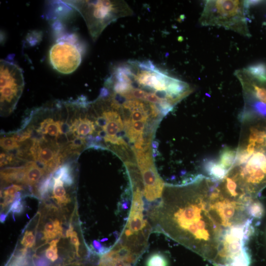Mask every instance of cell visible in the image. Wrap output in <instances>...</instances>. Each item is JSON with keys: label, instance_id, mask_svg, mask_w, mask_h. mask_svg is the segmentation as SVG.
<instances>
[{"label": "cell", "instance_id": "cell-18", "mask_svg": "<svg viewBox=\"0 0 266 266\" xmlns=\"http://www.w3.org/2000/svg\"><path fill=\"white\" fill-rule=\"evenodd\" d=\"M0 146L5 150H12L19 146L18 142L11 137H2L0 138Z\"/></svg>", "mask_w": 266, "mask_h": 266}, {"label": "cell", "instance_id": "cell-24", "mask_svg": "<svg viewBox=\"0 0 266 266\" xmlns=\"http://www.w3.org/2000/svg\"><path fill=\"white\" fill-rule=\"evenodd\" d=\"M70 242L74 246L75 248L76 254L79 256V247L80 245V242L79 240L77 233L75 231H73L70 235Z\"/></svg>", "mask_w": 266, "mask_h": 266}, {"label": "cell", "instance_id": "cell-5", "mask_svg": "<svg viewBox=\"0 0 266 266\" xmlns=\"http://www.w3.org/2000/svg\"><path fill=\"white\" fill-rule=\"evenodd\" d=\"M24 78L22 69L15 63L1 59L0 61V112L11 113L21 97Z\"/></svg>", "mask_w": 266, "mask_h": 266}, {"label": "cell", "instance_id": "cell-17", "mask_svg": "<svg viewBox=\"0 0 266 266\" xmlns=\"http://www.w3.org/2000/svg\"><path fill=\"white\" fill-rule=\"evenodd\" d=\"M59 239L52 240L49 243V247L46 250V257L52 262L55 261L58 258L57 243Z\"/></svg>", "mask_w": 266, "mask_h": 266}, {"label": "cell", "instance_id": "cell-26", "mask_svg": "<svg viewBox=\"0 0 266 266\" xmlns=\"http://www.w3.org/2000/svg\"><path fill=\"white\" fill-rule=\"evenodd\" d=\"M73 231V227L71 224H70L68 229L66 231V236L67 237H70V235Z\"/></svg>", "mask_w": 266, "mask_h": 266}, {"label": "cell", "instance_id": "cell-21", "mask_svg": "<svg viewBox=\"0 0 266 266\" xmlns=\"http://www.w3.org/2000/svg\"><path fill=\"white\" fill-rule=\"evenodd\" d=\"M23 208V205L21 201V194L17 192L15 194V200L10 207L9 211L13 213H19L22 212Z\"/></svg>", "mask_w": 266, "mask_h": 266}, {"label": "cell", "instance_id": "cell-12", "mask_svg": "<svg viewBox=\"0 0 266 266\" xmlns=\"http://www.w3.org/2000/svg\"><path fill=\"white\" fill-rule=\"evenodd\" d=\"M236 150L229 148H224L220 152L218 163L228 172L233 166Z\"/></svg>", "mask_w": 266, "mask_h": 266}, {"label": "cell", "instance_id": "cell-11", "mask_svg": "<svg viewBox=\"0 0 266 266\" xmlns=\"http://www.w3.org/2000/svg\"><path fill=\"white\" fill-rule=\"evenodd\" d=\"M44 238L49 240L62 235V227L61 222L58 220L47 222L43 231Z\"/></svg>", "mask_w": 266, "mask_h": 266}, {"label": "cell", "instance_id": "cell-9", "mask_svg": "<svg viewBox=\"0 0 266 266\" xmlns=\"http://www.w3.org/2000/svg\"><path fill=\"white\" fill-rule=\"evenodd\" d=\"M25 166L26 167L25 184L33 185L39 180L45 171L36 163L33 161L29 162Z\"/></svg>", "mask_w": 266, "mask_h": 266}, {"label": "cell", "instance_id": "cell-2", "mask_svg": "<svg viewBox=\"0 0 266 266\" xmlns=\"http://www.w3.org/2000/svg\"><path fill=\"white\" fill-rule=\"evenodd\" d=\"M77 11L84 20L94 41L105 28L119 18L132 15L133 11L123 0H62Z\"/></svg>", "mask_w": 266, "mask_h": 266}, {"label": "cell", "instance_id": "cell-23", "mask_svg": "<svg viewBox=\"0 0 266 266\" xmlns=\"http://www.w3.org/2000/svg\"><path fill=\"white\" fill-rule=\"evenodd\" d=\"M104 141L106 142H109L113 144H117V145H123L125 146H127L126 142L124 140L120 137H118L117 136H105L104 137Z\"/></svg>", "mask_w": 266, "mask_h": 266}, {"label": "cell", "instance_id": "cell-14", "mask_svg": "<svg viewBox=\"0 0 266 266\" xmlns=\"http://www.w3.org/2000/svg\"><path fill=\"white\" fill-rule=\"evenodd\" d=\"M247 210L253 218L260 219L264 214V208L263 204L255 198L250 200L247 203Z\"/></svg>", "mask_w": 266, "mask_h": 266}, {"label": "cell", "instance_id": "cell-25", "mask_svg": "<svg viewBox=\"0 0 266 266\" xmlns=\"http://www.w3.org/2000/svg\"><path fill=\"white\" fill-rule=\"evenodd\" d=\"M48 263L44 258H40L36 262V266H48Z\"/></svg>", "mask_w": 266, "mask_h": 266}, {"label": "cell", "instance_id": "cell-6", "mask_svg": "<svg viewBox=\"0 0 266 266\" xmlns=\"http://www.w3.org/2000/svg\"><path fill=\"white\" fill-rule=\"evenodd\" d=\"M50 63L53 68L63 74H70L79 66L82 53L79 47L72 39H59L49 51Z\"/></svg>", "mask_w": 266, "mask_h": 266}, {"label": "cell", "instance_id": "cell-15", "mask_svg": "<svg viewBox=\"0 0 266 266\" xmlns=\"http://www.w3.org/2000/svg\"><path fill=\"white\" fill-rule=\"evenodd\" d=\"M245 69L257 79L266 80V64L265 63H256L248 66Z\"/></svg>", "mask_w": 266, "mask_h": 266}, {"label": "cell", "instance_id": "cell-10", "mask_svg": "<svg viewBox=\"0 0 266 266\" xmlns=\"http://www.w3.org/2000/svg\"><path fill=\"white\" fill-rule=\"evenodd\" d=\"M53 189V198L56 200L58 204L62 206L69 203L70 199L66 194L64 187V183L60 179H54Z\"/></svg>", "mask_w": 266, "mask_h": 266}, {"label": "cell", "instance_id": "cell-22", "mask_svg": "<svg viewBox=\"0 0 266 266\" xmlns=\"http://www.w3.org/2000/svg\"><path fill=\"white\" fill-rule=\"evenodd\" d=\"M22 187L17 184H13L7 188L4 191V197H15V194L22 190Z\"/></svg>", "mask_w": 266, "mask_h": 266}, {"label": "cell", "instance_id": "cell-7", "mask_svg": "<svg viewBox=\"0 0 266 266\" xmlns=\"http://www.w3.org/2000/svg\"><path fill=\"white\" fill-rule=\"evenodd\" d=\"M140 170L144 183L143 196L145 200L148 202V204L149 202L152 203V205L154 202H156V200H160L162 197L165 187L164 182L157 173L154 165Z\"/></svg>", "mask_w": 266, "mask_h": 266}, {"label": "cell", "instance_id": "cell-20", "mask_svg": "<svg viewBox=\"0 0 266 266\" xmlns=\"http://www.w3.org/2000/svg\"><path fill=\"white\" fill-rule=\"evenodd\" d=\"M149 115L150 114L148 113L140 110H135L131 112L129 119H130L132 122L136 121L146 122Z\"/></svg>", "mask_w": 266, "mask_h": 266}, {"label": "cell", "instance_id": "cell-13", "mask_svg": "<svg viewBox=\"0 0 266 266\" xmlns=\"http://www.w3.org/2000/svg\"><path fill=\"white\" fill-rule=\"evenodd\" d=\"M205 169L211 178L220 181L227 175L228 171L218 163L214 161H208L205 166Z\"/></svg>", "mask_w": 266, "mask_h": 266}, {"label": "cell", "instance_id": "cell-3", "mask_svg": "<svg viewBox=\"0 0 266 266\" xmlns=\"http://www.w3.org/2000/svg\"><path fill=\"white\" fill-rule=\"evenodd\" d=\"M225 177L234 184L239 198H255L266 187V147L257 148L246 161L233 165Z\"/></svg>", "mask_w": 266, "mask_h": 266}, {"label": "cell", "instance_id": "cell-19", "mask_svg": "<svg viewBox=\"0 0 266 266\" xmlns=\"http://www.w3.org/2000/svg\"><path fill=\"white\" fill-rule=\"evenodd\" d=\"M35 243V237L31 231H26L21 240V244L26 248H31Z\"/></svg>", "mask_w": 266, "mask_h": 266}, {"label": "cell", "instance_id": "cell-16", "mask_svg": "<svg viewBox=\"0 0 266 266\" xmlns=\"http://www.w3.org/2000/svg\"><path fill=\"white\" fill-rule=\"evenodd\" d=\"M168 263L166 257L162 253L155 252L147 258L146 266H168Z\"/></svg>", "mask_w": 266, "mask_h": 266}, {"label": "cell", "instance_id": "cell-8", "mask_svg": "<svg viewBox=\"0 0 266 266\" xmlns=\"http://www.w3.org/2000/svg\"><path fill=\"white\" fill-rule=\"evenodd\" d=\"M1 178L8 183L17 182L25 184V166L6 168L1 170Z\"/></svg>", "mask_w": 266, "mask_h": 266}, {"label": "cell", "instance_id": "cell-4", "mask_svg": "<svg viewBox=\"0 0 266 266\" xmlns=\"http://www.w3.org/2000/svg\"><path fill=\"white\" fill-rule=\"evenodd\" d=\"M247 0H206L199 22L204 26H219L250 36L247 17Z\"/></svg>", "mask_w": 266, "mask_h": 266}, {"label": "cell", "instance_id": "cell-28", "mask_svg": "<svg viewBox=\"0 0 266 266\" xmlns=\"http://www.w3.org/2000/svg\"><path fill=\"white\" fill-rule=\"evenodd\" d=\"M9 266H18L17 265H16L15 263H13L11 265H10Z\"/></svg>", "mask_w": 266, "mask_h": 266}, {"label": "cell", "instance_id": "cell-27", "mask_svg": "<svg viewBox=\"0 0 266 266\" xmlns=\"http://www.w3.org/2000/svg\"><path fill=\"white\" fill-rule=\"evenodd\" d=\"M6 217H7V214H4V213H1L0 217V222L4 223L6 220Z\"/></svg>", "mask_w": 266, "mask_h": 266}, {"label": "cell", "instance_id": "cell-1", "mask_svg": "<svg viewBox=\"0 0 266 266\" xmlns=\"http://www.w3.org/2000/svg\"><path fill=\"white\" fill-rule=\"evenodd\" d=\"M218 181L199 175L180 185H166L161 198L147 212L154 232L161 233L213 266L225 231L211 205Z\"/></svg>", "mask_w": 266, "mask_h": 266}]
</instances>
